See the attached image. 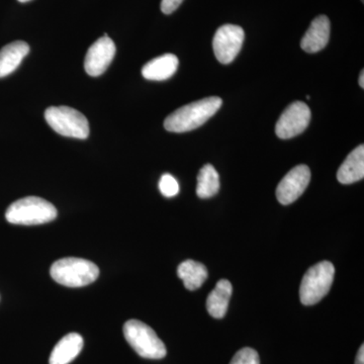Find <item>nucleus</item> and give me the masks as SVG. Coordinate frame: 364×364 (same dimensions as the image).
Segmentation results:
<instances>
[{
  "label": "nucleus",
  "mask_w": 364,
  "mask_h": 364,
  "mask_svg": "<svg viewBox=\"0 0 364 364\" xmlns=\"http://www.w3.org/2000/svg\"><path fill=\"white\" fill-rule=\"evenodd\" d=\"M232 291H233V287L229 280L221 279L218 282L217 286L208 294L207 299V310L213 318L225 317L229 308Z\"/></svg>",
  "instance_id": "16"
},
{
  "label": "nucleus",
  "mask_w": 364,
  "mask_h": 364,
  "mask_svg": "<svg viewBox=\"0 0 364 364\" xmlns=\"http://www.w3.org/2000/svg\"><path fill=\"white\" fill-rule=\"evenodd\" d=\"M124 336L141 358L162 359L166 356V347L162 340L152 328L141 321H128L124 325Z\"/></svg>",
  "instance_id": "4"
},
{
  "label": "nucleus",
  "mask_w": 364,
  "mask_h": 364,
  "mask_svg": "<svg viewBox=\"0 0 364 364\" xmlns=\"http://www.w3.org/2000/svg\"><path fill=\"white\" fill-rule=\"evenodd\" d=\"M359 85L361 86V87H364V71H361L360 76H359Z\"/></svg>",
  "instance_id": "23"
},
{
  "label": "nucleus",
  "mask_w": 364,
  "mask_h": 364,
  "mask_svg": "<svg viewBox=\"0 0 364 364\" xmlns=\"http://www.w3.org/2000/svg\"><path fill=\"white\" fill-rule=\"evenodd\" d=\"M30 52V46L23 41H16L0 50V78L13 73Z\"/></svg>",
  "instance_id": "15"
},
{
  "label": "nucleus",
  "mask_w": 364,
  "mask_h": 364,
  "mask_svg": "<svg viewBox=\"0 0 364 364\" xmlns=\"http://www.w3.org/2000/svg\"><path fill=\"white\" fill-rule=\"evenodd\" d=\"M230 364H260V358L257 351L250 347H245L235 354Z\"/></svg>",
  "instance_id": "19"
},
{
  "label": "nucleus",
  "mask_w": 364,
  "mask_h": 364,
  "mask_svg": "<svg viewBox=\"0 0 364 364\" xmlns=\"http://www.w3.org/2000/svg\"><path fill=\"white\" fill-rule=\"evenodd\" d=\"M116 52V45L107 35H105L95 44L91 45L85 61V68L88 75L92 77L102 75L111 65Z\"/></svg>",
  "instance_id": "10"
},
{
  "label": "nucleus",
  "mask_w": 364,
  "mask_h": 364,
  "mask_svg": "<svg viewBox=\"0 0 364 364\" xmlns=\"http://www.w3.org/2000/svg\"><path fill=\"white\" fill-rule=\"evenodd\" d=\"M220 176L213 165L207 164L198 172L196 195L200 198H213L219 193Z\"/></svg>",
  "instance_id": "18"
},
{
  "label": "nucleus",
  "mask_w": 364,
  "mask_h": 364,
  "mask_svg": "<svg viewBox=\"0 0 364 364\" xmlns=\"http://www.w3.org/2000/svg\"><path fill=\"white\" fill-rule=\"evenodd\" d=\"M330 39V21L326 16H318L311 23L301 47L306 53H317L324 49Z\"/></svg>",
  "instance_id": "11"
},
{
  "label": "nucleus",
  "mask_w": 364,
  "mask_h": 364,
  "mask_svg": "<svg viewBox=\"0 0 364 364\" xmlns=\"http://www.w3.org/2000/svg\"><path fill=\"white\" fill-rule=\"evenodd\" d=\"M222 105L221 97H210L184 105L165 119L164 128L172 133L195 130L207 123L208 119L219 111Z\"/></svg>",
  "instance_id": "1"
},
{
  "label": "nucleus",
  "mask_w": 364,
  "mask_h": 364,
  "mask_svg": "<svg viewBox=\"0 0 364 364\" xmlns=\"http://www.w3.org/2000/svg\"><path fill=\"white\" fill-rule=\"evenodd\" d=\"M159 189L163 196L166 198H173L178 195L179 184L176 179L170 174H164L162 176L159 181Z\"/></svg>",
  "instance_id": "20"
},
{
  "label": "nucleus",
  "mask_w": 364,
  "mask_h": 364,
  "mask_svg": "<svg viewBox=\"0 0 364 364\" xmlns=\"http://www.w3.org/2000/svg\"><path fill=\"white\" fill-rule=\"evenodd\" d=\"M245 33L239 26L225 25L219 28L213 40V49L218 61L230 64L241 51Z\"/></svg>",
  "instance_id": "7"
},
{
  "label": "nucleus",
  "mask_w": 364,
  "mask_h": 364,
  "mask_svg": "<svg viewBox=\"0 0 364 364\" xmlns=\"http://www.w3.org/2000/svg\"><path fill=\"white\" fill-rule=\"evenodd\" d=\"M311 121V109L301 102H293L284 109L275 126V133L280 139H291L308 128Z\"/></svg>",
  "instance_id": "8"
},
{
  "label": "nucleus",
  "mask_w": 364,
  "mask_h": 364,
  "mask_svg": "<svg viewBox=\"0 0 364 364\" xmlns=\"http://www.w3.org/2000/svg\"><path fill=\"white\" fill-rule=\"evenodd\" d=\"M48 124L59 135L69 138L86 139L90 135V124L81 112L68 107H51L46 109Z\"/></svg>",
  "instance_id": "6"
},
{
  "label": "nucleus",
  "mask_w": 364,
  "mask_h": 364,
  "mask_svg": "<svg viewBox=\"0 0 364 364\" xmlns=\"http://www.w3.org/2000/svg\"><path fill=\"white\" fill-rule=\"evenodd\" d=\"M361 1H363H363H364V0H361Z\"/></svg>",
  "instance_id": "25"
},
{
  "label": "nucleus",
  "mask_w": 364,
  "mask_h": 364,
  "mask_svg": "<svg viewBox=\"0 0 364 364\" xmlns=\"http://www.w3.org/2000/svg\"><path fill=\"white\" fill-rule=\"evenodd\" d=\"M57 210L51 203L37 196H28L11 203L7 208V222L14 225L36 226L54 221Z\"/></svg>",
  "instance_id": "2"
},
{
  "label": "nucleus",
  "mask_w": 364,
  "mask_h": 364,
  "mask_svg": "<svg viewBox=\"0 0 364 364\" xmlns=\"http://www.w3.org/2000/svg\"><path fill=\"white\" fill-rule=\"evenodd\" d=\"M310 181L311 170L306 165L294 167L277 186V200L284 205L296 202L308 188Z\"/></svg>",
  "instance_id": "9"
},
{
  "label": "nucleus",
  "mask_w": 364,
  "mask_h": 364,
  "mask_svg": "<svg viewBox=\"0 0 364 364\" xmlns=\"http://www.w3.org/2000/svg\"><path fill=\"white\" fill-rule=\"evenodd\" d=\"M335 268L329 261H322L311 267L301 279L299 299L305 306L318 304L327 296L334 280Z\"/></svg>",
  "instance_id": "5"
},
{
  "label": "nucleus",
  "mask_w": 364,
  "mask_h": 364,
  "mask_svg": "<svg viewBox=\"0 0 364 364\" xmlns=\"http://www.w3.org/2000/svg\"><path fill=\"white\" fill-rule=\"evenodd\" d=\"M83 338L78 333H70L60 340L50 355V364H69L83 348Z\"/></svg>",
  "instance_id": "13"
},
{
  "label": "nucleus",
  "mask_w": 364,
  "mask_h": 364,
  "mask_svg": "<svg viewBox=\"0 0 364 364\" xmlns=\"http://www.w3.org/2000/svg\"><path fill=\"white\" fill-rule=\"evenodd\" d=\"M178 64V58L176 55H162V56L151 60L143 67V77L152 81L167 80L176 74Z\"/></svg>",
  "instance_id": "12"
},
{
  "label": "nucleus",
  "mask_w": 364,
  "mask_h": 364,
  "mask_svg": "<svg viewBox=\"0 0 364 364\" xmlns=\"http://www.w3.org/2000/svg\"><path fill=\"white\" fill-rule=\"evenodd\" d=\"M52 279L64 287H82L92 284L100 275L95 263L82 258H62L52 265Z\"/></svg>",
  "instance_id": "3"
},
{
  "label": "nucleus",
  "mask_w": 364,
  "mask_h": 364,
  "mask_svg": "<svg viewBox=\"0 0 364 364\" xmlns=\"http://www.w3.org/2000/svg\"><path fill=\"white\" fill-rule=\"evenodd\" d=\"M364 146L359 145L347 156L337 172L340 183L351 184L363 179Z\"/></svg>",
  "instance_id": "14"
},
{
  "label": "nucleus",
  "mask_w": 364,
  "mask_h": 364,
  "mask_svg": "<svg viewBox=\"0 0 364 364\" xmlns=\"http://www.w3.org/2000/svg\"><path fill=\"white\" fill-rule=\"evenodd\" d=\"M18 1L21 2V4H25V2L31 1V0H18Z\"/></svg>",
  "instance_id": "24"
},
{
  "label": "nucleus",
  "mask_w": 364,
  "mask_h": 364,
  "mask_svg": "<svg viewBox=\"0 0 364 364\" xmlns=\"http://www.w3.org/2000/svg\"><path fill=\"white\" fill-rule=\"evenodd\" d=\"M177 275L188 291L200 289L208 279L207 267L191 259L183 261L177 268Z\"/></svg>",
  "instance_id": "17"
},
{
  "label": "nucleus",
  "mask_w": 364,
  "mask_h": 364,
  "mask_svg": "<svg viewBox=\"0 0 364 364\" xmlns=\"http://www.w3.org/2000/svg\"><path fill=\"white\" fill-rule=\"evenodd\" d=\"M183 0H162L161 11L163 14H170L174 13Z\"/></svg>",
  "instance_id": "21"
},
{
  "label": "nucleus",
  "mask_w": 364,
  "mask_h": 364,
  "mask_svg": "<svg viewBox=\"0 0 364 364\" xmlns=\"http://www.w3.org/2000/svg\"><path fill=\"white\" fill-rule=\"evenodd\" d=\"M355 364H364V346L361 345L356 355Z\"/></svg>",
  "instance_id": "22"
}]
</instances>
